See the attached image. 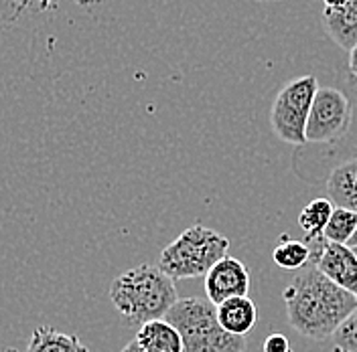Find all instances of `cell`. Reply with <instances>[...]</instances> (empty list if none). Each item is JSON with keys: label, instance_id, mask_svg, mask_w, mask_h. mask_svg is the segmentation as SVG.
<instances>
[{"label": "cell", "instance_id": "obj_12", "mask_svg": "<svg viewBox=\"0 0 357 352\" xmlns=\"http://www.w3.org/2000/svg\"><path fill=\"white\" fill-rule=\"evenodd\" d=\"M323 26L329 39L343 51H351L357 45V0H349L341 10H323Z\"/></svg>", "mask_w": 357, "mask_h": 352}, {"label": "cell", "instance_id": "obj_26", "mask_svg": "<svg viewBox=\"0 0 357 352\" xmlns=\"http://www.w3.org/2000/svg\"><path fill=\"white\" fill-rule=\"evenodd\" d=\"M354 249H356V255H357V247H354Z\"/></svg>", "mask_w": 357, "mask_h": 352}, {"label": "cell", "instance_id": "obj_7", "mask_svg": "<svg viewBox=\"0 0 357 352\" xmlns=\"http://www.w3.org/2000/svg\"><path fill=\"white\" fill-rule=\"evenodd\" d=\"M351 120V99L343 89L319 88L307 124V146H337L349 134Z\"/></svg>", "mask_w": 357, "mask_h": 352}, {"label": "cell", "instance_id": "obj_23", "mask_svg": "<svg viewBox=\"0 0 357 352\" xmlns=\"http://www.w3.org/2000/svg\"><path fill=\"white\" fill-rule=\"evenodd\" d=\"M349 247H357V231H356V235L351 237V241H349Z\"/></svg>", "mask_w": 357, "mask_h": 352}, {"label": "cell", "instance_id": "obj_22", "mask_svg": "<svg viewBox=\"0 0 357 352\" xmlns=\"http://www.w3.org/2000/svg\"><path fill=\"white\" fill-rule=\"evenodd\" d=\"M122 352H144V351L138 346V342H136V340H130V342L122 349Z\"/></svg>", "mask_w": 357, "mask_h": 352}, {"label": "cell", "instance_id": "obj_9", "mask_svg": "<svg viewBox=\"0 0 357 352\" xmlns=\"http://www.w3.org/2000/svg\"><path fill=\"white\" fill-rule=\"evenodd\" d=\"M317 269L333 284L357 296V255L354 247L327 241Z\"/></svg>", "mask_w": 357, "mask_h": 352}, {"label": "cell", "instance_id": "obj_17", "mask_svg": "<svg viewBox=\"0 0 357 352\" xmlns=\"http://www.w3.org/2000/svg\"><path fill=\"white\" fill-rule=\"evenodd\" d=\"M357 231V213L349 209H339L335 207L333 217L329 221L323 237L329 243H341V245H349L351 237Z\"/></svg>", "mask_w": 357, "mask_h": 352}, {"label": "cell", "instance_id": "obj_10", "mask_svg": "<svg viewBox=\"0 0 357 352\" xmlns=\"http://www.w3.org/2000/svg\"><path fill=\"white\" fill-rule=\"evenodd\" d=\"M325 191L335 207L357 213V158L335 166L325 178Z\"/></svg>", "mask_w": 357, "mask_h": 352}, {"label": "cell", "instance_id": "obj_16", "mask_svg": "<svg viewBox=\"0 0 357 352\" xmlns=\"http://www.w3.org/2000/svg\"><path fill=\"white\" fill-rule=\"evenodd\" d=\"M335 205L329 198H312L298 215V227L305 231V237H321L333 217Z\"/></svg>", "mask_w": 357, "mask_h": 352}, {"label": "cell", "instance_id": "obj_14", "mask_svg": "<svg viewBox=\"0 0 357 352\" xmlns=\"http://www.w3.org/2000/svg\"><path fill=\"white\" fill-rule=\"evenodd\" d=\"M26 352H89V349L75 334L59 332L51 326H37Z\"/></svg>", "mask_w": 357, "mask_h": 352}, {"label": "cell", "instance_id": "obj_1", "mask_svg": "<svg viewBox=\"0 0 357 352\" xmlns=\"http://www.w3.org/2000/svg\"><path fill=\"white\" fill-rule=\"evenodd\" d=\"M290 326L309 340H327L357 308V296L309 267L282 291Z\"/></svg>", "mask_w": 357, "mask_h": 352}, {"label": "cell", "instance_id": "obj_24", "mask_svg": "<svg viewBox=\"0 0 357 352\" xmlns=\"http://www.w3.org/2000/svg\"><path fill=\"white\" fill-rule=\"evenodd\" d=\"M2 352H19V351H17V349H13V346H8V349H4Z\"/></svg>", "mask_w": 357, "mask_h": 352}, {"label": "cell", "instance_id": "obj_25", "mask_svg": "<svg viewBox=\"0 0 357 352\" xmlns=\"http://www.w3.org/2000/svg\"><path fill=\"white\" fill-rule=\"evenodd\" d=\"M256 2H268V0H256Z\"/></svg>", "mask_w": 357, "mask_h": 352}, {"label": "cell", "instance_id": "obj_6", "mask_svg": "<svg viewBox=\"0 0 357 352\" xmlns=\"http://www.w3.org/2000/svg\"><path fill=\"white\" fill-rule=\"evenodd\" d=\"M339 83L351 99L354 120L349 134L337 146H303L292 156L294 173L311 182L327 178L337 164L349 158H357V79L345 69L339 73Z\"/></svg>", "mask_w": 357, "mask_h": 352}, {"label": "cell", "instance_id": "obj_20", "mask_svg": "<svg viewBox=\"0 0 357 352\" xmlns=\"http://www.w3.org/2000/svg\"><path fill=\"white\" fill-rule=\"evenodd\" d=\"M347 71L357 79V45L349 51V57H347Z\"/></svg>", "mask_w": 357, "mask_h": 352}, {"label": "cell", "instance_id": "obj_19", "mask_svg": "<svg viewBox=\"0 0 357 352\" xmlns=\"http://www.w3.org/2000/svg\"><path fill=\"white\" fill-rule=\"evenodd\" d=\"M264 352H292L289 338L280 332L270 334L264 340Z\"/></svg>", "mask_w": 357, "mask_h": 352}, {"label": "cell", "instance_id": "obj_18", "mask_svg": "<svg viewBox=\"0 0 357 352\" xmlns=\"http://www.w3.org/2000/svg\"><path fill=\"white\" fill-rule=\"evenodd\" d=\"M331 340H333V352H357V308L335 330Z\"/></svg>", "mask_w": 357, "mask_h": 352}, {"label": "cell", "instance_id": "obj_8", "mask_svg": "<svg viewBox=\"0 0 357 352\" xmlns=\"http://www.w3.org/2000/svg\"><path fill=\"white\" fill-rule=\"evenodd\" d=\"M250 291V271L240 259L223 257L205 275V294L213 306H220L225 300L242 298Z\"/></svg>", "mask_w": 357, "mask_h": 352}, {"label": "cell", "instance_id": "obj_11", "mask_svg": "<svg viewBox=\"0 0 357 352\" xmlns=\"http://www.w3.org/2000/svg\"><path fill=\"white\" fill-rule=\"evenodd\" d=\"M218 320L229 334L248 336L258 322V310L248 296L231 298L218 306Z\"/></svg>", "mask_w": 357, "mask_h": 352}, {"label": "cell", "instance_id": "obj_3", "mask_svg": "<svg viewBox=\"0 0 357 352\" xmlns=\"http://www.w3.org/2000/svg\"><path fill=\"white\" fill-rule=\"evenodd\" d=\"M229 239L205 225L187 227L175 241H171L158 257V269L175 280L205 278L209 269L227 257Z\"/></svg>", "mask_w": 357, "mask_h": 352}, {"label": "cell", "instance_id": "obj_5", "mask_svg": "<svg viewBox=\"0 0 357 352\" xmlns=\"http://www.w3.org/2000/svg\"><path fill=\"white\" fill-rule=\"evenodd\" d=\"M317 91L319 81L311 73L280 88L270 108V126L278 140L296 148L307 146V124Z\"/></svg>", "mask_w": 357, "mask_h": 352}, {"label": "cell", "instance_id": "obj_13", "mask_svg": "<svg viewBox=\"0 0 357 352\" xmlns=\"http://www.w3.org/2000/svg\"><path fill=\"white\" fill-rule=\"evenodd\" d=\"M134 340L144 352H183V338L167 318L142 324Z\"/></svg>", "mask_w": 357, "mask_h": 352}, {"label": "cell", "instance_id": "obj_15", "mask_svg": "<svg viewBox=\"0 0 357 352\" xmlns=\"http://www.w3.org/2000/svg\"><path fill=\"white\" fill-rule=\"evenodd\" d=\"M272 259L280 269L296 271L301 267L311 265V247L307 245V241H296L284 233L274 245Z\"/></svg>", "mask_w": 357, "mask_h": 352}, {"label": "cell", "instance_id": "obj_21", "mask_svg": "<svg viewBox=\"0 0 357 352\" xmlns=\"http://www.w3.org/2000/svg\"><path fill=\"white\" fill-rule=\"evenodd\" d=\"M323 2H325V8H329V10H341L347 6L349 0H323Z\"/></svg>", "mask_w": 357, "mask_h": 352}, {"label": "cell", "instance_id": "obj_4", "mask_svg": "<svg viewBox=\"0 0 357 352\" xmlns=\"http://www.w3.org/2000/svg\"><path fill=\"white\" fill-rule=\"evenodd\" d=\"M183 338V352H245L248 338L234 336L218 320V306L201 298H183L167 314Z\"/></svg>", "mask_w": 357, "mask_h": 352}, {"label": "cell", "instance_id": "obj_2", "mask_svg": "<svg viewBox=\"0 0 357 352\" xmlns=\"http://www.w3.org/2000/svg\"><path fill=\"white\" fill-rule=\"evenodd\" d=\"M116 312L128 324H146L167 318L178 302L175 282L153 265H136L120 273L110 287Z\"/></svg>", "mask_w": 357, "mask_h": 352}]
</instances>
